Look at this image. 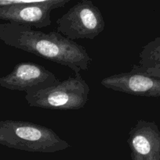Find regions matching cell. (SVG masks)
<instances>
[{
  "label": "cell",
  "instance_id": "obj_1",
  "mask_svg": "<svg viewBox=\"0 0 160 160\" xmlns=\"http://www.w3.org/2000/svg\"><path fill=\"white\" fill-rule=\"evenodd\" d=\"M0 40L9 46L72 69L75 74L89 70L92 59L86 48L58 33H44L31 27L0 23Z\"/></svg>",
  "mask_w": 160,
  "mask_h": 160
},
{
  "label": "cell",
  "instance_id": "obj_9",
  "mask_svg": "<svg viewBox=\"0 0 160 160\" xmlns=\"http://www.w3.org/2000/svg\"><path fill=\"white\" fill-rule=\"evenodd\" d=\"M137 66L146 73L160 78V37L143 47Z\"/></svg>",
  "mask_w": 160,
  "mask_h": 160
},
{
  "label": "cell",
  "instance_id": "obj_3",
  "mask_svg": "<svg viewBox=\"0 0 160 160\" xmlns=\"http://www.w3.org/2000/svg\"><path fill=\"white\" fill-rule=\"evenodd\" d=\"M89 87L80 73L44 90L26 94L25 99L33 107L54 110H75L85 106Z\"/></svg>",
  "mask_w": 160,
  "mask_h": 160
},
{
  "label": "cell",
  "instance_id": "obj_4",
  "mask_svg": "<svg viewBox=\"0 0 160 160\" xmlns=\"http://www.w3.org/2000/svg\"><path fill=\"white\" fill-rule=\"evenodd\" d=\"M56 31L70 40L93 39L105 28L100 9L91 0H81L56 20Z\"/></svg>",
  "mask_w": 160,
  "mask_h": 160
},
{
  "label": "cell",
  "instance_id": "obj_10",
  "mask_svg": "<svg viewBox=\"0 0 160 160\" xmlns=\"http://www.w3.org/2000/svg\"><path fill=\"white\" fill-rule=\"evenodd\" d=\"M72 0H0V7L11 5H41L52 9L64 7Z\"/></svg>",
  "mask_w": 160,
  "mask_h": 160
},
{
  "label": "cell",
  "instance_id": "obj_2",
  "mask_svg": "<svg viewBox=\"0 0 160 160\" xmlns=\"http://www.w3.org/2000/svg\"><path fill=\"white\" fill-rule=\"evenodd\" d=\"M0 145L30 152L53 153L70 148L53 130L31 122L0 121Z\"/></svg>",
  "mask_w": 160,
  "mask_h": 160
},
{
  "label": "cell",
  "instance_id": "obj_6",
  "mask_svg": "<svg viewBox=\"0 0 160 160\" xmlns=\"http://www.w3.org/2000/svg\"><path fill=\"white\" fill-rule=\"evenodd\" d=\"M104 88L137 96L160 97V78L144 72L134 65L130 72L116 73L100 81Z\"/></svg>",
  "mask_w": 160,
  "mask_h": 160
},
{
  "label": "cell",
  "instance_id": "obj_8",
  "mask_svg": "<svg viewBox=\"0 0 160 160\" xmlns=\"http://www.w3.org/2000/svg\"><path fill=\"white\" fill-rule=\"evenodd\" d=\"M51 8L41 5H11L0 7V20L42 28L51 25Z\"/></svg>",
  "mask_w": 160,
  "mask_h": 160
},
{
  "label": "cell",
  "instance_id": "obj_5",
  "mask_svg": "<svg viewBox=\"0 0 160 160\" xmlns=\"http://www.w3.org/2000/svg\"><path fill=\"white\" fill-rule=\"evenodd\" d=\"M59 82L54 73L31 62H20L11 73L0 78L2 87L12 91H21L26 94L44 90Z\"/></svg>",
  "mask_w": 160,
  "mask_h": 160
},
{
  "label": "cell",
  "instance_id": "obj_7",
  "mask_svg": "<svg viewBox=\"0 0 160 160\" xmlns=\"http://www.w3.org/2000/svg\"><path fill=\"white\" fill-rule=\"evenodd\" d=\"M127 143L132 160H160V130L155 122L138 120Z\"/></svg>",
  "mask_w": 160,
  "mask_h": 160
}]
</instances>
